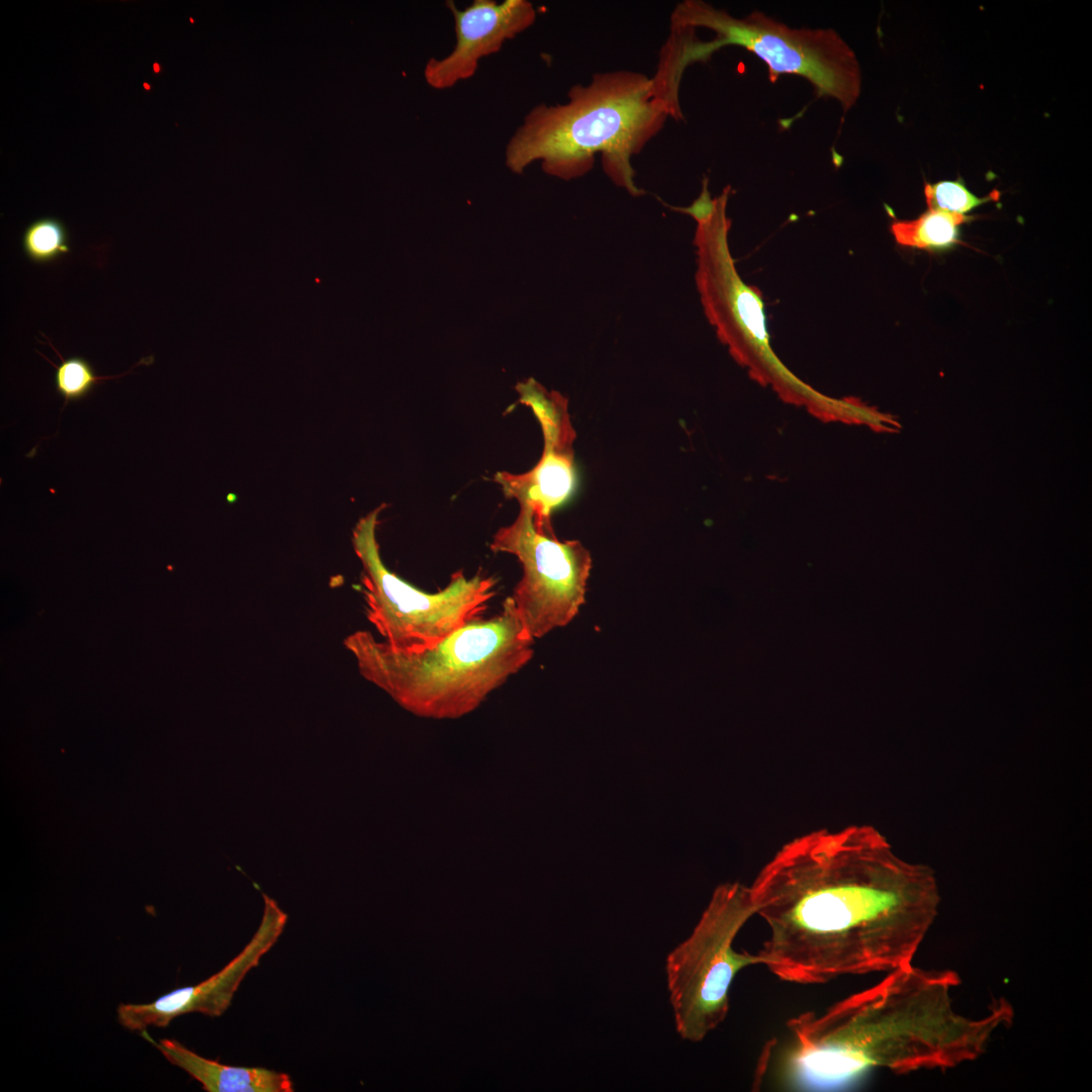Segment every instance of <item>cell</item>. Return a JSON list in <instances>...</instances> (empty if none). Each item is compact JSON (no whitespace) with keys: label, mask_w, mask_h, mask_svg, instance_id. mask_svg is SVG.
<instances>
[{"label":"cell","mask_w":1092,"mask_h":1092,"mask_svg":"<svg viewBox=\"0 0 1092 1092\" xmlns=\"http://www.w3.org/2000/svg\"><path fill=\"white\" fill-rule=\"evenodd\" d=\"M534 638L511 597L489 619L470 622L436 646L405 652L355 631L344 640L360 674L411 713L455 719L476 709L533 657Z\"/></svg>","instance_id":"cell-4"},{"label":"cell","mask_w":1092,"mask_h":1092,"mask_svg":"<svg viewBox=\"0 0 1092 1092\" xmlns=\"http://www.w3.org/2000/svg\"><path fill=\"white\" fill-rule=\"evenodd\" d=\"M21 246L24 255L35 264L55 262L70 252L68 230L57 217H39L23 231Z\"/></svg>","instance_id":"cell-15"},{"label":"cell","mask_w":1092,"mask_h":1092,"mask_svg":"<svg viewBox=\"0 0 1092 1092\" xmlns=\"http://www.w3.org/2000/svg\"><path fill=\"white\" fill-rule=\"evenodd\" d=\"M968 220L963 214L928 209L915 219L893 222L891 232L901 246L942 248L958 241L959 228Z\"/></svg>","instance_id":"cell-14"},{"label":"cell","mask_w":1092,"mask_h":1092,"mask_svg":"<svg viewBox=\"0 0 1092 1092\" xmlns=\"http://www.w3.org/2000/svg\"><path fill=\"white\" fill-rule=\"evenodd\" d=\"M493 480L537 521L551 522L552 512L570 497L576 485L574 451L543 448L539 462L529 471L497 472Z\"/></svg>","instance_id":"cell-11"},{"label":"cell","mask_w":1092,"mask_h":1092,"mask_svg":"<svg viewBox=\"0 0 1092 1092\" xmlns=\"http://www.w3.org/2000/svg\"><path fill=\"white\" fill-rule=\"evenodd\" d=\"M960 976L912 964L820 1014L788 1021L791 1033L776 1061L782 1086L793 1090L844 1087L873 1069L904 1074L947 1070L982 1057L992 1037L1010 1026L1014 1009L1005 999L983 1016L954 1006Z\"/></svg>","instance_id":"cell-2"},{"label":"cell","mask_w":1092,"mask_h":1092,"mask_svg":"<svg viewBox=\"0 0 1092 1092\" xmlns=\"http://www.w3.org/2000/svg\"><path fill=\"white\" fill-rule=\"evenodd\" d=\"M567 96L564 104H540L524 117L507 144L506 166L522 174L540 161L546 174L570 180L585 175L600 154L616 185L644 194L635 185L631 158L671 116L652 78L622 70L597 74Z\"/></svg>","instance_id":"cell-3"},{"label":"cell","mask_w":1092,"mask_h":1092,"mask_svg":"<svg viewBox=\"0 0 1092 1092\" xmlns=\"http://www.w3.org/2000/svg\"><path fill=\"white\" fill-rule=\"evenodd\" d=\"M378 507L356 524L352 544L362 565L361 583L369 623L396 650L420 652L475 620L496 595L497 579L454 572L447 585L428 593L398 577L383 563L376 537Z\"/></svg>","instance_id":"cell-6"},{"label":"cell","mask_w":1092,"mask_h":1092,"mask_svg":"<svg viewBox=\"0 0 1092 1092\" xmlns=\"http://www.w3.org/2000/svg\"><path fill=\"white\" fill-rule=\"evenodd\" d=\"M49 345L57 353L61 363L56 365L47 357H42L56 368L55 387L58 394L64 397V405L87 397L95 386L103 381L118 378L131 372L128 371L117 376H99L96 375L93 366L87 359L79 356L64 359L50 342Z\"/></svg>","instance_id":"cell-16"},{"label":"cell","mask_w":1092,"mask_h":1092,"mask_svg":"<svg viewBox=\"0 0 1092 1092\" xmlns=\"http://www.w3.org/2000/svg\"><path fill=\"white\" fill-rule=\"evenodd\" d=\"M262 897L263 915L256 932L220 971L197 985L173 990L150 1003L120 1004L117 1007L120 1025L142 1032L149 1026L166 1027L173 1019L187 1013L210 1017L222 1015L246 975L275 945L286 925L287 914L277 902L266 894Z\"/></svg>","instance_id":"cell-9"},{"label":"cell","mask_w":1092,"mask_h":1092,"mask_svg":"<svg viewBox=\"0 0 1092 1092\" xmlns=\"http://www.w3.org/2000/svg\"><path fill=\"white\" fill-rule=\"evenodd\" d=\"M446 6L454 18L455 47L443 59L428 60L424 68L427 84L437 90L471 78L482 58L499 52L536 19V10L527 0H474L464 9L450 0Z\"/></svg>","instance_id":"cell-10"},{"label":"cell","mask_w":1092,"mask_h":1092,"mask_svg":"<svg viewBox=\"0 0 1092 1092\" xmlns=\"http://www.w3.org/2000/svg\"><path fill=\"white\" fill-rule=\"evenodd\" d=\"M515 389L519 402L529 406L540 424L544 447L573 450L575 431L572 427L568 400L556 390H548L534 378L518 382Z\"/></svg>","instance_id":"cell-13"},{"label":"cell","mask_w":1092,"mask_h":1092,"mask_svg":"<svg viewBox=\"0 0 1092 1092\" xmlns=\"http://www.w3.org/2000/svg\"><path fill=\"white\" fill-rule=\"evenodd\" d=\"M750 892L769 928L761 965L798 984L911 965L940 903L934 871L900 857L866 824L788 841Z\"/></svg>","instance_id":"cell-1"},{"label":"cell","mask_w":1092,"mask_h":1092,"mask_svg":"<svg viewBox=\"0 0 1092 1092\" xmlns=\"http://www.w3.org/2000/svg\"><path fill=\"white\" fill-rule=\"evenodd\" d=\"M142 1035L153 1043L172 1065L186 1072L207 1092H292L288 1074L261 1067H236L196 1054L175 1039L155 1041L147 1032Z\"/></svg>","instance_id":"cell-12"},{"label":"cell","mask_w":1092,"mask_h":1092,"mask_svg":"<svg viewBox=\"0 0 1092 1092\" xmlns=\"http://www.w3.org/2000/svg\"><path fill=\"white\" fill-rule=\"evenodd\" d=\"M924 196L928 209L963 215L977 206L997 198L993 194L978 197L959 180L925 184Z\"/></svg>","instance_id":"cell-17"},{"label":"cell","mask_w":1092,"mask_h":1092,"mask_svg":"<svg viewBox=\"0 0 1092 1092\" xmlns=\"http://www.w3.org/2000/svg\"><path fill=\"white\" fill-rule=\"evenodd\" d=\"M490 550L512 554L522 565L511 599L534 639L566 626L578 614L592 569L590 553L579 541L559 540L551 522H538L520 507L515 521L494 533Z\"/></svg>","instance_id":"cell-8"},{"label":"cell","mask_w":1092,"mask_h":1092,"mask_svg":"<svg viewBox=\"0 0 1092 1092\" xmlns=\"http://www.w3.org/2000/svg\"><path fill=\"white\" fill-rule=\"evenodd\" d=\"M755 914L750 887L719 886L691 935L666 959L667 987L676 1031L701 1041L726 1017L736 974L761 965L758 953L737 952L733 941Z\"/></svg>","instance_id":"cell-7"},{"label":"cell","mask_w":1092,"mask_h":1092,"mask_svg":"<svg viewBox=\"0 0 1092 1092\" xmlns=\"http://www.w3.org/2000/svg\"><path fill=\"white\" fill-rule=\"evenodd\" d=\"M671 34L665 43L671 65L682 74L694 62L706 61L725 46H738L765 63L769 81L796 75L813 85L819 97L835 99L851 109L861 90L855 53L832 28L791 27L753 11L734 17L700 0L679 3L671 13Z\"/></svg>","instance_id":"cell-5"}]
</instances>
